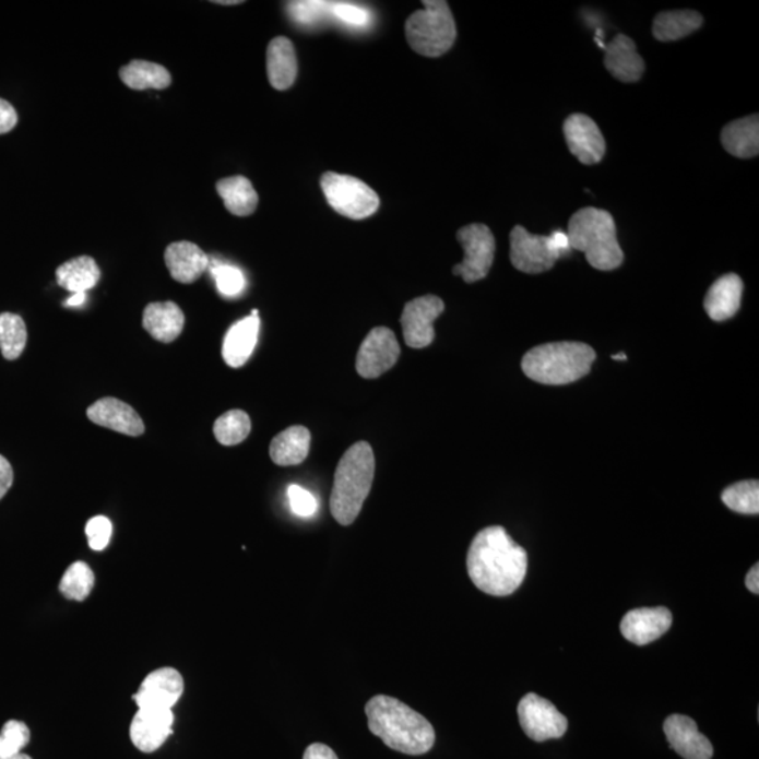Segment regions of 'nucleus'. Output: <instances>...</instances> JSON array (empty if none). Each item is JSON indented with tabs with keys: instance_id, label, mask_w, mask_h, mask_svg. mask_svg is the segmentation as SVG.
Listing matches in <instances>:
<instances>
[{
	"instance_id": "1",
	"label": "nucleus",
	"mask_w": 759,
	"mask_h": 759,
	"mask_svg": "<svg viewBox=\"0 0 759 759\" xmlns=\"http://www.w3.org/2000/svg\"><path fill=\"white\" fill-rule=\"evenodd\" d=\"M467 571L479 591L508 596L522 585L527 572V553L502 526L483 529L469 548Z\"/></svg>"
},
{
	"instance_id": "2",
	"label": "nucleus",
	"mask_w": 759,
	"mask_h": 759,
	"mask_svg": "<svg viewBox=\"0 0 759 759\" xmlns=\"http://www.w3.org/2000/svg\"><path fill=\"white\" fill-rule=\"evenodd\" d=\"M367 726L387 747L406 756H423L435 744L432 724L401 700L377 695L365 708Z\"/></svg>"
},
{
	"instance_id": "3",
	"label": "nucleus",
	"mask_w": 759,
	"mask_h": 759,
	"mask_svg": "<svg viewBox=\"0 0 759 759\" xmlns=\"http://www.w3.org/2000/svg\"><path fill=\"white\" fill-rule=\"evenodd\" d=\"M373 449L367 442H357L342 455L335 472L331 494V512L342 526H349L359 517L375 479Z\"/></svg>"
},
{
	"instance_id": "4",
	"label": "nucleus",
	"mask_w": 759,
	"mask_h": 759,
	"mask_svg": "<svg viewBox=\"0 0 759 759\" xmlns=\"http://www.w3.org/2000/svg\"><path fill=\"white\" fill-rule=\"evenodd\" d=\"M567 237L571 249L584 252L588 263L597 271H615L624 263L615 220L605 210H578L568 223Z\"/></svg>"
},
{
	"instance_id": "5",
	"label": "nucleus",
	"mask_w": 759,
	"mask_h": 759,
	"mask_svg": "<svg viewBox=\"0 0 759 759\" xmlns=\"http://www.w3.org/2000/svg\"><path fill=\"white\" fill-rule=\"evenodd\" d=\"M596 354L581 342H555L533 347L522 359L529 379L547 386L574 383L591 371Z\"/></svg>"
},
{
	"instance_id": "6",
	"label": "nucleus",
	"mask_w": 759,
	"mask_h": 759,
	"mask_svg": "<svg viewBox=\"0 0 759 759\" xmlns=\"http://www.w3.org/2000/svg\"><path fill=\"white\" fill-rule=\"evenodd\" d=\"M423 11L411 14L405 23V36L411 48L424 57H440L453 47L458 31L449 3L426 0Z\"/></svg>"
},
{
	"instance_id": "7",
	"label": "nucleus",
	"mask_w": 759,
	"mask_h": 759,
	"mask_svg": "<svg viewBox=\"0 0 759 759\" xmlns=\"http://www.w3.org/2000/svg\"><path fill=\"white\" fill-rule=\"evenodd\" d=\"M572 251L567 233L533 235L517 225L511 233V262L519 272L537 274L550 271L558 259Z\"/></svg>"
},
{
	"instance_id": "8",
	"label": "nucleus",
	"mask_w": 759,
	"mask_h": 759,
	"mask_svg": "<svg viewBox=\"0 0 759 759\" xmlns=\"http://www.w3.org/2000/svg\"><path fill=\"white\" fill-rule=\"evenodd\" d=\"M321 189L331 207L347 218L370 217L380 205L375 190L354 176L327 173L322 175Z\"/></svg>"
},
{
	"instance_id": "9",
	"label": "nucleus",
	"mask_w": 759,
	"mask_h": 759,
	"mask_svg": "<svg viewBox=\"0 0 759 759\" xmlns=\"http://www.w3.org/2000/svg\"><path fill=\"white\" fill-rule=\"evenodd\" d=\"M458 239L464 249V259L453 268L454 276H462L466 283L483 281L496 258V238L491 229L484 224H470L459 229Z\"/></svg>"
},
{
	"instance_id": "10",
	"label": "nucleus",
	"mask_w": 759,
	"mask_h": 759,
	"mask_svg": "<svg viewBox=\"0 0 759 759\" xmlns=\"http://www.w3.org/2000/svg\"><path fill=\"white\" fill-rule=\"evenodd\" d=\"M518 716L523 732L536 743L561 738L567 732L566 716L558 712L555 704L536 693L522 698L518 704Z\"/></svg>"
},
{
	"instance_id": "11",
	"label": "nucleus",
	"mask_w": 759,
	"mask_h": 759,
	"mask_svg": "<svg viewBox=\"0 0 759 759\" xmlns=\"http://www.w3.org/2000/svg\"><path fill=\"white\" fill-rule=\"evenodd\" d=\"M400 355L394 332L386 327H377L367 334L357 352V373L364 379H377L396 364Z\"/></svg>"
},
{
	"instance_id": "12",
	"label": "nucleus",
	"mask_w": 759,
	"mask_h": 759,
	"mask_svg": "<svg viewBox=\"0 0 759 759\" xmlns=\"http://www.w3.org/2000/svg\"><path fill=\"white\" fill-rule=\"evenodd\" d=\"M444 311V304L436 296L414 298L406 303L401 316L405 344L414 349H424L435 340L434 322Z\"/></svg>"
},
{
	"instance_id": "13",
	"label": "nucleus",
	"mask_w": 759,
	"mask_h": 759,
	"mask_svg": "<svg viewBox=\"0 0 759 759\" xmlns=\"http://www.w3.org/2000/svg\"><path fill=\"white\" fill-rule=\"evenodd\" d=\"M566 141L581 164H600L606 152L604 135L596 122L585 115H572L565 121Z\"/></svg>"
},
{
	"instance_id": "14",
	"label": "nucleus",
	"mask_w": 759,
	"mask_h": 759,
	"mask_svg": "<svg viewBox=\"0 0 759 759\" xmlns=\"http://www.w3.org/2000/svg\"><path fill=\"white\" fill-rule=\"evenodd\" d=\"M174 722L173 709H139L130 726L131 742L142 752H155L173 734Z\"/></svg>"
},
{
	"instance_id": "15",
	"label": "nucleus",
	"mask_w": 759,
	"mask_h": 759,
	"mask_svg": "<svg viewBox=\"0 0 759 759\" xmlns=\"http://www.w3.org/2000/svg\"><path fill=\"white\" fill-rule=\"evenodd\" d=\"M183 689V678L178 671L161 668L144 679L134 700L139 709H173L182 697Z\"/></svg>"
},
{
	"instance_id": "16",
	"label": "nucleus",
	"mask_w": 759,
	"mask_h": 759,
	"mask_svg": "<svg viewBox=\"0 0 759 759\" xmlns=\"http://www.w3.org/2000/svg\"><path fill=\"white\" fill-rule=\"evenodd\" d=\"M671 625L673 614L667 607H641L625 615L620 631L630 643L645 645L667 633Z\"/></svg>"
},
{
	"instance_id": "17",
	"label": "nucleus",
	"mask_w": 759,
	"mask_h": 759,
	"mask_svg": "<svg viewBox=\"0 0 759 759\" xmlns=\"http://www.w3.org/2000/svg\"><path fill=\"white\" fill-rule=\"evenodd\" d=\"M664 733L671 748L685 759H712L713 746L699 732L693 719L673 714L664 722Z\"/></svg>"
},
{
	"instance_id": "18",
	"label": "nucleus",
	"mask_w": 759,
	"mask_h": 759,
	"mask_svg": "<svg viewBox=\"0 0 759 759\" xmlns=\"http://www.w3.org/2000/svg\"><path fill=\"white\" fill-rule=\"evenodd\" d=\"M605 50V68L625 83H633L641 80L644 73V61L639 56L638 48L630 37L619 34L609 44H604L601 38H595Z\"/></svg>"
},
{
	"instance_id": "19",
	"label": "nucleus",
	"mask_w": 759,
	"mask_h": 759,
	"mask_svg": "<svg viewBox=\"0 0 759 759\" xmlns=\"http://www.w3.org/2000/svg\"><path fill=\"white\" fill-rule=\"evenodd\" d=\"M87 418L103 428L116 430L127 436H141L145 432L141 416L132 406L117 399H102L87 408Z\"/></svg>"
},
{
	"instance_id": "20",
	"label": "nucleus",
	"mask_w": 759,
	"mask_h": 759,
	"mask_svg": "<svg viewBox=\"0 0 759 759\" xmlns=\"http://www.w3.org/2000/svg\"><path fill=\"white\" fill-rule=\"evenodd\" d=\"M165 263L174 281L190 284L198 281L207 271L210 258L198 245L179 241L170 244L166 248Z\"/></svg>"
},
{
	"instance_id": "21",
	"label": "nucleus",
	"mask_w": 759,
	"mask_h": 759,
	"mask_svg": "<svg viewBox=\"0 0 759 759\" xmlns=\"http://www.w3.org/2000/svg\"><path fill=\"white\" fill-rule=\"evenodd\" d=\"M259 327H261V320H259L258 310H253L251 316L235 322L229 328L223 344L225 364L234 369L247 364L258 344Z\"/></svg>"
},
{
	"instance_id": "22",
	"label": "nucleus",
	"mask_w": 759,
	"mask_h": 759,
	"mask_svg": "<svg viewBox=\"0 0 759 759\" xmlns=\"http://www.w3.org/2000/svg\"><path fill=\"white\" fill-rule=\"evenodd\" d=\"M744 284L737 274L728 273L718 278L704 297V310L713 321L723 322L737 315L742 306Z\"/></svg>"
},
{
	"instance_id": "23",
	"label": "nucleus",
	"mask_w": 759,
	"mask_h": 759,
	"mask_svg": "<svg viewBox=\"0 0 759 759\" xmlns=\"http://www.w3.org/2000/svg\"><path fill=\"white\" fill-rule=\"evenodd\" d=\"M142 327L154 340L170 344L182 334L185 315L174 301L151 303L142 316Z\"/></svg>"
},
{
	"instance_id": "24",
	"label": "nucleus",
	"mask_w": 759,
	"mask_h": 759,
	"mask_svg": "<svg viewBox=\"0 0 759 759\" xmlns=\"http://www.w3.org/2000/svg\"><path fill=\"white\" fill-rule=\"evenodd\" d=\"M268 78L274 90L286 91L297 78V56L286 37L273 38L266 52Z\"/></svg>"
},
{
	"instance_id": "25",
	"label": "nucleus",
	"mask_w": 759,
	"mask_h": 759,
	"mask_svg": "<svg viewBox=\"0 0 759 759\" xmlns=\"http://www.w3.org/2000/svg\"><path fill=\"white\" fill-rule=\"evenodd\" d=\"M311 434L306 426H290L274 436L271 443V458L277 466H297L310 452Z\"/></svg>"
},
{
	"instance_id": "26",
	"label": "nucleus",
	"mask_w": 759,
	"mask_h": 759,
	"mask_svg": "<svg viewBox=\"0 0 759 759\" xmlns=\"http://www.w3.org/2000/svg\"><path fill=\"white\" fill-rule=\"evenodd\" d=\"M722 144L736 158H754L759 152L758 115L730 122L722 131Z\"/></svg>"
},
{
	"instance_id": "27",
	"label": "nucleus",
	"mask_w": 759,
	"mask_h": 759,
	"mask_svg": "<svg viewBox=\"0 0 759 759\" xmlns=\"http://www.w3.org/2000/svg\"><path fill=\"white\" fill-rule=\"evenodd\" d=\"M217 192L223 199L225 209L237 217H248L258 207L259 198L251 180L244 176H233L217 182Z\"/></svg>"
},
{
	"instance_id": "28",
	"label": "nucleus",
	"mask_w": 759,
	"mask_h": 759,
	"mask_svg": "<svg viewBox=\"0 0 759 759\" xmlns=\"http://www.w3.org/2000/svg\"><path fill=\"white\" fill-rule=\"evenodd\" d=\"M56 274L58 284L72 294L86 293L100 281L99 266L95 259L86 254L62 263Z\"/></svg>"
},
{
	"instance_id": "29",
	"label": "nucleus",
	"mask_w": 759,
	"mask_h": 759,
	"mask_svg": "<svg viewBox=\"0 0 759 759\" xmlns=\"http://www.w3.org/2000/svg\"><path fill=\"white\" fill-rule=\"evenodd\" d=\"M120 80L134 91H163L173 83V76L165 67L144 60H134L122 67Z\"/></svg>"
},
{
	"instance_id": "30",
	"label": "nucleus",
	"mask_w": 759,
	"mask_h": 759,
	"mask_svg": "<svg viewBox=\"0 0 759 759\" xmlns=\"http://www.w3.org/2000/svg\"><path fill=\"white\" fill-rule=\"evenodd\" d=\"M702 24V14L695 11L663 12L654 19L653 34L661 43L678 41L698 32Z\"/></svg>"
},
{
	"instance_id": "31",
	"label": "nucleus",
	"mask_w": 759,
	"mask_h": 759,
	"mask_svg": "<svg viewBox=\"0 0 759 759\" xmlns=\"http://www.w3.org/2000/svg\"><path fill=\"white\" fill-rule=\"evenodd\" d=\"M27 344V328L23 318L12 312L0 315V351L7 360H16Z\"/></svg>"
},
{
	"instance_id": "32",
	"label": "nucleus",
	"mask_w": 759,
	"mask_h": 759,
	"mask_svg": "<svg viewBox=\"0 0 759 759\" xmlns=\"http://www.w3.org/2000/svg\"><path fill=\"white\" fill-rule=\"evenodd\" d=\"M251 429L249 415L241 410H232L215 420L214 436L224 446H235L244 442Z\"/></svg>"
},
{
	"instance_id": "33",
	"label": "nucleus",
	"mask_w": 759,
	"mask_h": 759,
	"mask_svg": "<svg viewBox=\"0 0 759 759\" xmlns=\"http://www.w3.org/2000/svg\"><path fill=\"white\" fill-rule=\"evenodd\" d=\"M724 506L744 515H758L759 483L757 479L739 482L724 489L722 494Z\"/></svg>"
},
{
	"instance_id": "34",
	"label": "nucleus",
	"mask_w": 759,
	"mask_h": 759,
	"mask_svg": "<svg viewBox=\"0 0 759 759\" xmlns=\"http://www.w3.org/2000/svg\"><path fill=\"white\" fill-rule=\"evenodd\" d=\"M95 586V574L92 568L83 561L73 562L63 574L60 582V591L67 600L82 602Z\"/></svg>"
},
{
	"instance_id": "35",
	"label": "nucleus",
	"mask_w": 759,
	"mask_h": 759,
	"mask_svg": "<svg viewBox=\"0 0 759 759\" xmlns=\"http://www.w3.org/2000/svg\"><path fill=\"white\" fill-rule=\"evenodd\" d=\"M28 742H31V730L23 722L11 720L0 732V759L17 757Z\"/></svg>"
},
{
	"instance_id": "36",
	"label": "nucleus",
	"mask_w": 759,
	"mask_h": 759,
	"mask_svg": "<svg viewBox=\"0 0 759 759\" xmlns=\"http://www.w3.org/2000/svg\"><path fill=\"white\" fill-rule=\"evenodd\" d=\"M209 268L212 269L214 281L223 296L237 297L244 292L245 277L238 268L224 263H210Z\"/></svg>"
},
{
	"instance_id": "37",
	"label": "nucleus",
	"mask_w": 759,
	"mask_h": 759,
	"mask_svg": "<svg viewBox=\"0 0 759 759\" xmlns=\"http://www.w3.org/2000/svg\"><path fill=\"white\" fill-rule=\"evenodd\" d=\"M334 3L330 2H293L288 4V12L297 22L311 24L322 21L328 13H332Z\"/></svg>"
},
{
	"instance_id": "38",
	"label": "nucleus",
	"mask_w": 759,
	"mask_h": 759,
	"mask_svg": "<svg viewBox=\"0 0 759 759\" xmlns=\"http://www.w3.org/2000/svg\"><path fill=\"white\" fill-rule=\"evenodd\" d=\"M87 542L92 550L102 552L109 546L112 526L110 519L106 517L92 518L85 527Z\"/></svg>"
},
{
	"instance_id": "39",
	"label": "nucleus",
	"mask_w": 759,
	"mask_h": 759,
	"mask_svg": "<svg viewBox=\"0 0 759 759\" xmlns=\"http://www.w3.org/2000/svg\"><path fill=\"white\" fill-rule=\"evenodd\" d=\"M287 496L294 515L301 518L315 515L318 502L316 497L310 491H307L306 488L293 484L287 489Z\"/></svg>"
},
{
	"instance_id": "40",
	"label": "nucleus",
	"mask_w": 759,
	"mask_h": 759,
	"mask_svg": "<svg viewBox=\"0 0 759 759\" xmlns=\"http://www.w3.org/2000/svg\"><path fill=\"white\" fill-rule=\"evenodd\" d=\"M332 14L337 21L355 27H365L370 21L369 12L366 9L352 3H334Z\"/></svg>"
},
{
	"instance_id": "41",
	"label": "nucleus",
	"mask_w": 759,
	"mask_h": 759,
	"mask_svg": "<svg viewBox=\"0 0 759 759\" xmlns=\"http://www.w3.org/2000/svg\"><path fill=\"white\" fill-rule=\"evenodd\" d=\"M19 121L17 112L11 103L0 99V135L11 132Z\"/></svg>"
},
{
	"instance_id": "42",
	"label": "nucleus",
	"mask_w": 759,
	"mask_h": 759,
	"mask_svg": "<svg viewBox=\"0 0 759 759\" xmlns=\"http://www.w3.org/2000/svg\"><path fill=\"white\" fill-rule=\"evenodd\" d=\"M13 484V469L3 455H0V499L7 496Z\"/></svg>"
},
{
	"instance_id": "43",
	"label": "nucleus",
	"mask_w": 759,
	"mask_h": 759,
	"mask_svg": "<svg viewBox=\"0 0 759 759\" xmlns=\"http://www.w3.org/2000/svg\"><path fill=\"white\" fill-rule=\"evenodd\" d=\"M303 759H340L337 758L334 749L325 746V744H311L310 747L304 752Z\"/></svg>"
},
{
	"instance_id": "44",
	"label": "nucleus",
	"mask_w": 759,
	"mask_h": 759,
	"mask_svg": "<svg viewBox=\"0 0 759 759\" xmlns=\"http://www.w3.org/2000/svg\"><path fill=\"white\" fill-rule=\"evenodd\" d=\"M746 585L752 594H759V566L756 565L749 570L746 578Z\"/></svg>"
},
{
	"instance_id": "45",
	"label": "nucleus",
	"mask_w": 759,
	"mask_h": 759,
	"mask_svg": "<svg viewBox=\"0 0 759 759\" xmlns=\"http://www.w3.org/2000/svg\"><path fill=\"white\" fill-rule=\"evenodd\" d=\"M85 301H86V293L72 294V296L70 298H68L66 306L80 307Z\"/></svg>"
},
{
	"instance_id": "46",
	"label": "nucleus",
	"mask_w": 759,
	"mask_h": 759,
	"mask_svg": "<svg viewBox=\"0 0 759 759\" xmlns=\"http://www.w3.org/2000/svg\"><path fill=\"white\" fill-rule=\"evenodd\" d=\"M612 359H614V360H628V356H626L625 354H619V355L612 356Z\"/></svg>"
},
{
	"instance_id": "47",
	"label": "nucleus",
	"mask_w": 759,
	"mask_h": 759,
	"mask_svg": "<svg viewBox=\"0 0 759 759\" xmlns=\"http://www.w3.org/2000/svg\"><path fill=\"white\" fill-rule=\"evenodd\" d=\"M215 3H218V4H239L241 2H237V0H228V2H223V0H222V2H215Z\"/></svg>"
},
{
	"instance_id": "48",
	"label": "nucleus",
	"mask_w": 759,
	"mask_h": 759,
	"mask_svg": "<svg viewBox=\"0 0 759 759\" xmlns=\"http://www.w3.org/2000/svg\"><path fill=\"white\" fill-rule=\"evenodd\" d=\"M12 759H33L32 757L26 756V754H19L17 757H14Z\"/></svg>"
}]
</instances>
